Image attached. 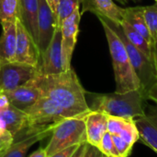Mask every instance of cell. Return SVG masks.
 <instances>
[{
  "label": "cell",
  "mask_w": 157,
  "mask_h": 157,
  "mask_svg": "<svg viewBox=\"0 0 157 157\" xmlns=\"http://www.w3.org/2000/svg\"><path fill=\"white\" fill-rule=\"evenodd\" d=\"M29 82L37 86L42 95L61 105L71 118L86 117L90 107L86 91L74 69L52 75H37Z\"/></svg>",
  "instance_id": "cell-1"
},
{
  "label": "cell",
  "mask_w": 157,
  "mask_h": 157,
  "mask_svg": "<svg viewBox=\"0 0 157 157\" xmlns=\"http://www.w3.org/2000/svg\"><path fill=\"white\" fill-rule=\"evenodd\" d=\"M92 111L123 118H135L145 114V96L142 90L126 93L92 94Z\"/></svg>",
  "instance_id": "cell-2"
},
{
  "label": "cell",
  "mask_w": 157,
  "mask_h": 157,
  "mask_svg": "<svg viewBox=\"0 0 157 157\" xmlns=\"http://www.w3.org/2000/svg\"><path fill=\"white\" fill-rule=\"evenodd\" d=\"M98 18L103 26L109 43L116 82L115 92L126 93L133 90H141L140 81L132 68L123 42L105 19L100 17Z\"/></svg>",
  "instance_id": "cell-3"
},
{
  "label": "cell",
  "mask_w": 157,
  "mask_h": 157,
  "mask_svg": "<svg viewBox=\"0 0 157 157\" xmlns=\"http://www.w3.org/2000/svg\"><path fill=\"white\" fill-rule=\"evenodd\" d=\"M85 118H67L54 126L51 140L45 147L47 157L67 147L86 142Z\"/></svg>",
  "instance_id": "cell-4"
},
{
  "label": "cell",
  "mask_w": 157,
  "mask_h": 157,
  "mask_svg": "<svg viewBox=\"0 0 157 157\" xmlns=\"http://www.w3.org/2000/svg\"><path fill=\"white\" fill-rule=\"evenodd\" d=\"M106 21L111 27V29L117 33L120 39L123 42L127 53L129 55L132 68L140 81L141 90L146 98V94L148 93V92L155 83H157L156 73L152 61L144 54H143L140 50H138L133 44L130 43V41L125 36L121 25H115L110 21Z\"/></svg>",
  "instance_id": "cell-5"
},
{
  "label": "cell",
  "mask_w": 157,
  "mask_h": 157,
  "mask_svg": "<svg viewBox=\"0 0 157 157\" xmlns=\"http://www.w3.org/2000/svg\"><path fill=\"white\" fill-rule=\"evenodd\" d=\"M24 111L28 115L29 127L54 125L71 118L61 105L44 95Z\"/></svg>",
  "instance_id": "cell-6"
},
{
  "label": "cell",
  "mask_w": 157,
  "mask_h": 157,
  "mask_svg": "<svg viewBox=\"0 0 157 157\" xmlns=\"http://www.w3.org/2000/svg\"><path fill=\"white\" fill-rule=\"evenodd\" d=\"M38 75L37 68L30 65L8 62L0 65V92L6 93L29 82Z\"/></svg>",
  "instance_id": "cell-7"
},
{
  "label": "cell",
  "mask_w": 157,
  "mask_h": 157,
  "mask_svg": "<svg viewBox=\"0 0 157 157\" xmlns=\"http://www.w3.org/2000/svg\"><path fill=\"white\" fill-rule=\"evenodd\" d=\"M54 125L30 126L14 136V141L3 157H25L28 150L36 143L52 135Z\"/></svg>",
  "instance_id": "cell-8"
},
{
  "label": "cell",
  "mask_w": 157,
  "mask_h": 157,
  "mask_svg": "<svg viewBox=\"0 0 157 157\" xmlns=\"http://www.w3.org/2000/svg\"><path fill=\"white\" fill-rule=\"evenodd\" d=\"M81 19L80 7L76 8L68 18H66L61 26L62 32V58L63 71L71 68L73 53L77 42L79 33V24Z\"/></svg>",
  "instance_id": "cell-9"
},
{
  "label": "cell",
  "mask_w": 157,
  "mask_h": 157,
  "mask_svg": "<svg viewBox=\"0 0 157 157\" xmlns=\"http://www.w3.org/2000/svg\"><path fill=\"white\" fill-rule=\"evenodd\" d=\"M17 45L15 61L38 68L40 53L36 41L26 30L18 18L16 19Z\"/></svg>",
  "instance_id": "cell-10"
},
{
  "label": "cell",
  "mask_w": 157,
  "mask_h": 157,
  "mask_svg": "<svg viewBox=\"0 0 157 157\" xmlns=\"http://www.w3.org/2000/svg\"><path fill=\"white\" fill-rule=\"evenodd\" d=\"M37 70L39 75H52L63 71L61 30L55 31L48 47L40 54Z\"/></svg>",
  "instance_id": "cell-11"
},
{
  "label": "cell",
  "mask_w": 157,
  "mask_h": 157,
  "mask_svg": "<svg viewBox=\"0 0 157 157\" xmlns=\"http://www.w3.org/2000/svg\"><path fill=\"white\" fill-rule=\"evenodd\" d=\"M38 40L37 45L41 54L51 43L57 29L56 16L46 0H38Z\"/></svg>",
  "instance_id": "cell-12"
},
{
  "label": "cell",
  "mask_w": 157,
  "mask_h": 157,
  "mask_svg": "<svg viewBox=\"0 0 157 157\" xmlns=\"http://www.w3.org/2000/svg\"><path fill=\"white\" fill-rule=\"evenodd\" d=\"M83 11H90L115 25H121L123 20L124 8L119 6L114 0H83ZM81 13V15H82Z\"/></svg>",
  "instance_id": "cell-13"
},
{
  "label": "cell",
  "mask_w": 157,
  "mask_h": 157,
  "mask_svg": "<svg viewBox=\"0 0 157 157\" xmlns=\"http://www.w3.org/2000/svg\"><path fill=\"white\" fill-rule=\"evenodd\" d=\"M133 119L140 140L157 154V107L149 106L144 116Z\"/></svg>",
  "instance_id": "cell-14"
},
{
  "label": "cell",
  "mask_w": 157,
  "mask_h": 157,
  "mask_svg": "<svg viewBox=\"0 0 157 157\" xmlns=\"http://www.w3.org/2000/svg\"><path fill=\"white\" fill-rule=\"evenodd\" d=\"M2 34L0 36V65L14 62L16 58L17 29L16 20H2Z\"/></svg>",
  "instance_id": "cell-15"
},
{
  "label": "cell",
  "mask_w": 157,
  "mask_h": 157,
  "mask_svg": "<svg viewBox=\"0 0 157 157\" xmlns=\"http://www.w3.org/2000/svg\"><path fill=\"white\" fill-rule=\"evenodd\" d=\"M86 142L98 148L103 135L107 132L108 115L98 112L90 111L85 118Z\"/></svg>",
  "instance_id": "cell-16"
},
{
  "label": "cell",
  "mask_w": 157,
  "mask_h": 157,
  "mask_svg": "<svg viewBox=\"0 0 157 157\" xmlns=\"http://www.w3.org/2000/svg\"><path fill=\"white\" fill-rule=\"evenodd\" d=\"M5 93L12 105L23 111L42 96L40 90L31 82H28L23 86L17 87Z\"/></svg>",
  "instance_id": "cell-17"
},
{
  "label": "cell",
  "mask_w": 157,
  "mask_h": 157,
  "mask_svg": "<svg viewBox=\"0 0 157 157\" xmlns=\"http://www.w3.org/2000/svg\"><path fill=\"white\" fill-rule=\"evenodd\" d=\"M38 0H18V19L36 41L38 40Z\"/></svg>",
  "instance_id": "cell-18"
},
{
  "label": "cell",
  "mask_w": 157,
  "mask_h": 157,
  "mask_svg": "<svg viewBox=\"0 0 157 157\" xmlns=\"http://www.w3.org/2000/svg\"><path fill=\"white\" fill-rule=\"evenodd\" d=\"M0 118L5 123V128L13 137L29 127V118L25 111L20 110L10 104L8 107L0 111Z\"/></svg>",
  "instance_id": "cell-19"
},
{
  "label": "cell",
  "mask_w": 157,
  "mask_h": 157,
  "mask_svg": "<svg viewBox=\"0 0 157 157\" xmlns=\"http://www.w3.org/2000/svg\"><path fill=\"white\" fill-rule=\"evenodd\" d=\"M144 12L150 34L151 61L155 67L157 77V3L144 6Z\"/></svg>",
  "instance_id": "cell-20"
},
{
  "label": "cell",
  "mask_w": 157,
  "mask_h": 157,
  "mask_svg": "<svg viewBox=\"0 0 157 157\" xmlns=\"http://www.w3.org/2000/svg\"><path fill=\"white\" fill-rule=\"evenodd\" d=\"M123 19L128 21L134 30H136L148 43H150V34L144 17V6L124 8Z\"/></svg>",
  "instance_id": "cell-21"
},
{
  "label": "cell",
  "mask_w": 157,
  "mask_h": 157,
  "mask_svg": "<svg viewBox=\"0 0 157 157\" xmlns=\"http://www.w3.org/2000/svg\"><path fill=\"white\" fill-rule=\"evenodd\" d=\"M121 27L127 37V39L130 41L132 44H133L138 50H140L143 54H144L150 60H151V50H150V45L149 43L136 31L134 28L125 19L122 20L121 23Z\"/></svg>",
  "instance_id": "cell-22"
},
{
  "label": "cell",
  "mask_w": 157,
  "mask_h": 157,
  "mask_svg": "<svg viewBox=\"0 0 157 157\" xmlns=\"http://www.w3.org/2000/svg\"><path fill=\"white\" fill-rule=\"evenodd\" d=\"M82 2L83 0H59L56 10V30H61L63 21L68 18L76 8L80 7V4Z\"/></svg>",
  "instance_id": "cell-23"
},
{
  "label": "cell",
  "mask_w": 157,
  "mask_h": 157,
  "mask_svg": "<svg viewBox=\"0 0 157 157\" xmlns=\"http://www.w3.org/2000/svg\"><path fill=\"white\" fill-rule=\"evenodd\" d=\"M18 18V0H0V21H15Z\"/></svg>",
  "instance_id": "cell-24"
},
{
  "label": "cell",
  "mask_w": 157,
  "mask_h": 157,
  "mask_svg": "<svg viewBox=\"0 0 157 157\" xmlns=\"http://www.w3.org/2000/svg\"><path fill=\"white\" fill-rule=\"evenodd\" d=\"M119 135L124 141H126L128 143H130L132 146L138 140H140L139 131H138V129L135 125L133 118L127 119V122H126L124 128L121 130V131L119 133Z\"/></svg>",
  "instance_id": "cell-25"
},
{
  "label": "cell",
  "mask_w": 157,
  "mask_h": 157,
  "mask_svg": "<svg viewBox=\"0 0 157 157\" xmlns=\"http://www.w3.org/2000/svg\"><path fill=\"white\" fill-rule=\"evenodd\" d=\"M98 149L104 155H106L107 156L120 157L119 154H118V151H117V149H116V147L114 145L112 136L109 131H107L103 135V137L101 139V142L99 143Z\"/></svg>",
  "instance_id": "cell-26"
},
{
  "label": "cell",
  "mask_w": 157,
  "mask_h": 157,
  "mask_svg": "<svg viewBox=\"0 0 157 157\" xmlns=\"http://www.w3.org/2000/svg\"><path fill=\"white\" fill-rule=\"evenodd\" d=\"M112 140L114 143V145L118 151V154L120 157H128L131 155V152L132 150V145L128 143L126 141H124L119 134H113Z\"/></svg>",
  "instance_id": "cell-27"
},
{
  "label": "cell",
  "mask_w": 157,
  "mask_h": 157,
  "mask_svg": "<svg viewBox=\"0 0 157 157\" xmlns=\"http://www.w3.org/2000/svg\"><path fill=\"white\" fill-rule=\"evenodd\" d=\"M128 118H119L108 116V124H107V131H109L111 135L119 134L121 130L124 128Z\"/></svg>",
  "instance_id": "cell-28"
},
{
  "label": "cell",
  "mask_w": 157,
  "mask_h": 157,
  "mask_svg": "<svg viewBox=\"0 0 157 157\" xmlns=\"http://www.w3.org/2000/svg\"><path fill=\"white\" fill-rule=\"evenodd\" d=\"M13 141H14L13 135L7 130L3 135L0 136V157H3L5 155L6 150L12 144Z\"/></svg>",
  "instance_id": "cell-29"
},
{
  "label": "cell",
  "mask_w": 157,
  "mask_h": 157,
  "mask_svg": "<svg viewBox=\"0 0 157 157\" xmlns=\"http://www.w3.org/2000/svg\"><path fill=\"white\" fill-rule=\"evenodd\" d=\"M83 157H108L104 155L98 147L91 145L87 143V146L85 152V155Z\"/></svg>",
  "instance_id": "cell-30"
},
{
  "label": "cell",
  "mask_w": 157,
  "mask_h": 157,
  "mask_svg": "<svg viewBox=\"0 0 157 157\" xmlns=\"http://www.w3.org/2000/svg\"><path fill=\"white\" fill-rule=\"evenodd\" d=\"M78 146H79V144L67 147V148H65V149H63L62 151H59V152H57V153H55V154H53V155H52L48 157H71L72 155L75 153V151L77 149Z\"/></svg>",
  "instance_id": "cell-31"
},
{
  "label": "cell",
  "mask_w": 157,
  "mask_h": 157,
  "mask_svg": "<svg viewBox=\"0 0 157 157\" xmlns=\"http://www.w3.org/2000/svg\"><path fill=\"white\" fill-rule=\"evenodd\" d=\"M87 146V142H85L81 144H79V146L77 147V149L75 151V153L72 155L71 157H83L85 155L86 149Z\"/></svg>",
  "instance_id": "cell-32"
},
{
  "label": "cell",
  "mask_w": 157,
  "mask_h": 157,
  "mask_svg": "<svg viewBox=\"0 0 157 157\" xmlns=\"http://www.w3.org/2000/svg\"><path fill=\"white\" fill-rule=\"evenodd\" d=\"M10 105V102L6 96V94L3 92H0V111L6 109Z\"/></svg>",
  "instance_id": "cell-33"
},
{
  "label": "cell",
  "mask_w": 157,
  "mask_h": 157,
  "mask_svg": "<svg viewBox=\"0 0 157 157\" xmlns=\"http://www.w3.org/2000/svg\"><path fill=\"white\" fill-rule=\"evenodd\" d=\"M146 99H150L157 104V83H155L146 94Z\"/></svg>",
  "instance_id": "cell-34"
},
{
  "label": "cell",
  "mask_w": 157,
  "mask_h": 157,
  "mask_svg": "<svg viewBox=\"0 0 157 157\" xmlns=\"http://www.w3.org/2000/svg\"><path fill=\"white\" fill-rule=\"evenodd\" d=\"M29 157H47L46 152H45V148L40 147L37 151H35L32 155H30Z\"/></svg>",
  "instance_id": "cell-35"
},
{
  "label": "cell",
  "mask_w": 157,
  "mask_h": 157,
  "mask_svg": "<svg viewBox=\"0 0 157 157\" xmlns=\"http://www.w3.org/2000/svg\"><path fill=\"white\" fill-rule=\"evenodd\" d=\"M48 5L50 6L51 9L52 10V12L54 13V15L56 16V10H57V6L59 3V0H46Z\"/></svg>",
  "instance_id": "cell-36"
},
{
  "label": "cell",
  "mask_w": 157,
  "mask_h": 157,
  "mask_svg": "<svg viewBox=\"0 0 157 157\" xmlns=\"http://www.w3.org/2000/svg\"><path fill=\"white\" fill-rule=\"evenodd\" d=\"M115 1H118V2H120V3H121L122 5H126V4H128L129 2H140L141 0H115Z\"/></svg>",
  "instance_id": "cell-37"
},
{
  "label": "cell",
  "mask_w": 157,
  "mask_h": 157,
  "mask_svg": "<svg viewBox=\"0 0 157 157\" xmlns=\"http://www.w3.org/2000/svg\"><path fill=\"white\" fill-rule=\"evenodd\" d=\"M6 131V130H3V129H1V128H0V136H1V135H3Z\"/></svg>",
  "instance_id": "cell-38"
},
{
  "label": "cell",
  "mask_w": 157,
  "mask_h": 157,
  "mask_svg": "<svg viewBox=\"0 0 157 157\" xmlns=\"http://www.w3.org/2000/svg\"><path fill=\"white\" fill-rule=\"evenodd\" d=\"M155 3H157V0H155Z\"/></svg>",
  "instance_id": "cell-39"
},
{
  "label": "cell",
  "mask_w": 157,
  "mask_h": 157,
  "mask_svg": "<svg viewBox=\"0 0 157 157\" xmlns=\"http://www.w3.org/2000/svg\"><path fill=\"white\" fill-rule=\"evenodd\" d=\"M108 157H112V156H108Z\"/></svg>",
  "instance_id": "cell-40"
}]
</instances>
